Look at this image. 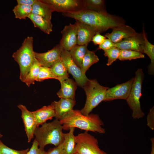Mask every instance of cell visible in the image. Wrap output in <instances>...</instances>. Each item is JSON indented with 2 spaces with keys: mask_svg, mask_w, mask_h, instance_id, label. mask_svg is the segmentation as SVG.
<instances>
[{
  "mask_svg": "<svg viewBox=\"0 0 154 154\" xmlns=\"http://www.w3.org/2000/svg\"><path fill=\"white\" fill-rule=\"evenodd\" d=\"M62 14L88 25L100 33L125 24L124 20L118 16L87 9L77 13H63Z\"/></svg>",
  "mask_w": 154,
  "mask_h": 154,
  "instance_id": "1",
  "label": "cell"
},
{
  "mask_svg": "<svg viewBox=\"0 0 154 154\" xmlns=\"http://www.w3.org/2000/svg\"><path fill=\"white\" fill-rule=\"evenodd\" d=\"M59 120L64 130H69L70 128L73 127L100 134H104L106 132L105 129L102 127L104 125V123L97 114L86 116L80 110L73 109Z\"/></svg>",
  "mask_w": 154,
  "mask_h": 154,
  "instance_id": "2",
  "label": "cell"
},
{
  "mask_svg": "<svg viewBox=\"0 0 154 154\" xmlns=\"http://www.w3.org/2000/svg\"><path fill=\"white\" fill-rule=\"evenodd\" d=\"M63 127L58 120L55 119L51 122L45 123L40 127H37L34 135L38 146L44 149L47 145L57 147L63 141Z\"/></svg>",
  "mask_w": 154,
  "mask_h": 154,
  "instance_id": "3",
  "label": "cell"
},
{
  "mask_svg": "<svg viewBox=\"0 0 154 154\" xmlns=\"http://www.w3.org/2000/svg\"><path fill=\"white\" fill-rule=\"evenodd\" d=\"M33 43V37H27L24 39L19 48L13 54V57L19 65V78L22 82L24 80L35 59Z\"/></svg>",
  "mask_w": 154,
  "mask_h": 154,
  "instance_id": "4",
  "label": "cell"
},
{
  "mask_svg": "<svg viewBox=\"0 0 154 154\" xmlns=\"http://www.w3.org/2000/svg\"><path fill=\"white\" fill-rule=\"evenodd\" d=\"M86 98L84 107L80 110L84 115H89L92 110L104 101L109 88L100 85L96 79L89 80L83 87Z\"/></svg>",
  "mask_w": 154,
  "mask_h": 154,
  "instance_id": "5",
  "label": "cell"
},
{
  "mask_svg": "<svg viewBox=\"0 0 154 154\" xmlns=\"http://www.w3.org/2000/svg\"><path fill=\"white\" fill-rule=\"evenodd\" d=\"M130 93L126 100L132 110V117L135 119H139L145 116L141 108L140 98L142 96V86L144 74L142 69L139 68L135 73Z\"/></svg>",
  "mask_w": 154,
  "mask_h": 154,
  "instance_id": "6",
  "label": "cell"
},
{
  "mask_svg": "<svg viewBox=\"0 0 154 154\" xmlns=\"http://www.w3.org/2000/svg\"><path fill=\"white\" fill-rule=\"evenodd\" d=\"M76 153L80 154H108L99 147L97 139L87 131L75 136Z\"/></svg>",
  "mask_w": 154,
  "mask_h": 154,
  "instance_id": "7",
  "label": "cell"
},
{
  "mask_svg": "<svg viewBox=\"0 0 154 154\" xmlns=\"http://www.w3.org/2000/svg\"><path fill=\"white\" fill-rule=\"evenodd\" d=\"M48 5L53 12L74 13L85 9L84 0H41Z\"/></svg>",
  "mask_w": 154,
  "mask_h": 154,
  "instance_id": "8",
  "label": "cell"
},
{
  "mask_svg": "<svg viewBox=\"0 0 154 154\" xmlns=\"http://www.w3.org/2000/svg\"><path fill=\"white\" fill-rule=\"evenodd\" d=\"M61 58L68 73L71 74L75 79L77 85L83 88L89 79L86 74L82 73L81 68L74 62L69 51L63 49Z\"/></svg>",
  "mask_w": 154,
  "mask_h": 154,
  "instance_id": "9",
  "label": "cell"
},
{
  "mask_svg": "<svg viewBox=\"0 0 154 154\" xmlns=\"http://www.w3.org/2000/svg\"><path fill=\"white\" fill-rule=\"evenodd\" d=\"M133 80V78L126 82L109 88L106 91L104 101H110L117 99L126 100L130 93Z\"/></svg>",
  "mask_w": 154,
  "mask_h": 154,
  "instance_id": "10",
  "label": "cell"
},
{
  "mask_svg": "<svg viewBox=\"0 0 154 154\" xmlns=\"http://www.w3.org/2000/svg\"><path fill=\"white\" fill-rule=\"evenodd\" d=\"M78 24L66 25L61 32L62 37L60 42L63 49L69 51L77 44Z\"/></svg>",
  "mask_w": 154,
  "mask_h": 154,
  "instance_id": "11",
  "label": "cell"
},
{
  "mask_svg": "<svg viewBox=\"0 0 154 154\" xmlns=\"http://www.w3.org/2000/svg\"><path fill=\"white\" fill-rule=\"evenodd\" d=\"M63 49L62 46L59 43L46 52L41 53L35 52V58L41 66L50 68L61 58Z\"/></svg>",
  "mask_w": 154,
  "mask_h": 154,
  "instance_id": "12",
  "label": "cell"
},
{
  "mask_svg": "<svg viewBox=\"0 0 154 154\" xmlns=\"http://www.w3.org/2000/svg\"><path fill=\"white\" fill-rule=\"evenodd\" d=\"M144 38L143 32L135 35L123 40L119 43L115 44V47L121 50H134L143 53L144 44Z\"/></svg>",
  "mask_w": 154,
  "mask_h": 154,
  "instance_id": "13",
  "label": "cell"
},
{
  "mask_svg": "<svg viewBox=\"0 0 154 154\" xmlns=\"http://www.w3.org/2000/svg\"><path fill=\"white\" fill-rule=\"evenodd\" d=\"M17 106L21 111V117L28 138V142L29 143L34 137L35 131L37 127L35 118L32 112L29 111L25 106L19 104Z\"/></svg>",
  "mask_w": 154,
  "mask_h": 154,
  "instance_id": "14",
  "label": "cell"
},
{
  "mask_svg": "<svg viewBox=\"0 0 154 154\" xmlns=\"http://www.w3.org/2000/svg\"><path fill=\"white\" fill-rule=\"evenodd\" d=\"M111 33L106 34L104 36L115 44L119 43L123 39L137 35L135 30L125 24L113 28Z\"/></svg>",
  "mask_w": 154,
  "mask_h": 154,
  "instance_id": "15",
  "label": "cell"
},
{
  "mask_svg": "<svg viewBox=\"0 0 154 154\" xmlns=\"http://www.w3.org/2000/svg\"><path fill=\"white\" fill-rule=\"evenodd\" d=\"M78 24L77 44L88 45L94 36L98 32L90 26L77 20Z\"/></svg>",
  "mask_w": 154,
  "mask_h": 154,
  "instance_id": "16",
  "label": "cell"
},
{
  "mask_svg": "<svg viewBox=\"0 0 154 154\" xmlns=\"http://www.w3.org/2000/svg\"><path fill=\"white\" fill-rule=\"evenodd\" d=\"M51 104L54 108L55 119L59 120L73 110L76 101L74 100L61 98L59 101H54Z\"/></svg>",
  "mask_w": 154,
  "mask_h": 154,
  "instance_id": "17",
  "label": "cell"
},
{
  "mask_svg": "<svg viewBox=\"0 0 154 154\" xmlns=\"http://www.w3.org/2000/svg\"><path fill=\"white\" fill-rule=\"evenodd\" d=\"M61 88L57 95L60 98L75 100L77 84L73 79L68 78L60 82Z\"/></svg>",
  "mask_w": 154,
  "mask_h": 154,
  "instance_id": "18",
  "label": "cell"
},
{
  "mask_svg": "<svg viewBox=\"0 0 154 154\" xmlns=\"http://www.w3.org/2000/svg\"><path fill=\"white\" fill-rule=\"evenodd\" d=\"M35 120L37 127L46 122L54 117L55 112L53 105L51 104L44 106L41 108L32 112Z\"/></svg>",
  "mask_w": 154,
  "mask_h": 154,
  "instance_id": "19",
  "label": "cell"
},
{
  "mask_svg": "<svg viewBox=\"0 0 154 154\" xmlns=\"http://www.w3.org/2000/svg\"><path fill=\"white\" fill-rule=\"evenodd\" d=\"M53 12L51 7L41 0H37L32 6V14L40 16L49 21H51Z\"/></svg>",
  "mask_w": 154,
  "mask_h": 154,
  "instance_id": "20",
  "label": "cell"
},
{
  "mask_svg": "<svg viewBox=\"0 0 154 154\" xmlns=\"http://www.w3.org/2000/svg\"><path fill=\"white\" fill-rule=\"evenodd\" d=\"M28 18L31 21L35 27L39 29L45 33L49 35L52 31L53 25L51 21L32 13Z\"/></svg>",
  "mask_w": 154,
  "mask_h": 154,
  "instance_id": "21",
  "label": "cell"
},
{
  "mask_svg": "<svg viewBox=\"0 0 154 154\" xmlns=\"http://www.w3.org/2000/svg\"><path fill=\"white\" fill-rule=\"evenodd\" d=\"M75 128L71 127L69 132L63 133V144L64 154H74L76 153L75 136L74 135Z\"/></svg>",
  "mask_w": 154,
  "mask_h": 154,
  "instance_id": "22",
  "label": "cell"
},
{
  "mask_svg": "<svg viewBox=\"0 0 154 154\" xmlns=\"http://www.w3.org/2000/svg\"><path fill=\"white\" fill-rule=\"evenodd\" d=\"M144 38V44L143 48V54H146L149 58L151 63L148 66V72L151 75L154 73V45L148 40L144 28L142 31Z\"/></svg>",
  "mask_w": 154,
  "mask_h": 154,
  "instance_id": "23",
  "label": "cell"
},
{
  "mask_svg": "<svg viewBox=\"0 0 154 154\" xmlns=\"http://www.w3.org/2000/svg\"><path fill=\"white\" fill-rule=\"evenodd\" d=\"M88 45L77 44L69 51L74 62L80 68L83 58L88 50Z\"/></svg>",
  "mask_w": 154,
  "mask_h": 154,
  "instance_id": "24",
  "label": "cell"
},
{
  "mask_svg": "<svg viewBox=\"0 0 154 154\" xmlns=\"http://www.w3.org/2000/svg\"><path fill=\"white\" fill-rule=\"evenodd\" d=\"M50 68L60 82L68 78L69 73L61 58Z\"/></svg>",
  "mask_w": 154,
  "mask_h": 154,
  "instance_id": "25",
  "label": "cell"
},
{
  "mask_svg": "<svg viewBox=\"0 0 154 154\" xmlns=\"http://www.w3.org/2000/svg\"><path fill=\"white\" fill-rule=\"evenodd\" d=\"M85 9L104 14L108 13L104 0H84Z\"/></svg>",
  "mask_w": 154,
  "mask_h": 154,
  "instance_id": "26",
  "label": "cell"
},
{
  "mask_svg": "<svg viewBox=\"0 0 154 154\" xmlns=\"http://www.w3.org/2000/svg\"><path fill=\"white\" fill-rule=\"evenodd\" d=\"M41 66L35 58L27 75L23 82L28 86L34 84L37 78Z\"/></svg>",
  "mask_w": 154,
  "mask_h": 154,
  "instance_id": "27",
  "label": "cell"
},
{
  "mask_svg": "<svg viewBox=\"0 0 154 154\" xmlns=\"http://www.w3.org/2000/svg\"><path fill=\"white\" fill-rule=\"evenodd\" d=\"M99 60L98 56L94 52L88 50L82 61L81 69L82 73L85 74L86 72L90 67L98 62Z\"/></svg>",
  "mask_w": 154,
  "mask_h": 154,
  "instance_id": "28",
  "label": "cell"
},
{
  "mask_svg": "<svg viewBox=\"0 0 154 154\" xmlns=\"http://www.w3.org/2000/svg\"><path fill=\"white\" fill-rule=\"evenodd\" d=\"M13 11L16 18L25 19L32 13V6L17 4L14 7Z\"/></svg>",
  "mask_w": 154,
  "mask_h": 154,
  "instance_id": "29",
  "label": "cell"
},
{
  "mask_svg": "<svg viewBox=\"0 0 154 154\" xmlns=\"http://www.w3.org/2000/svg\"><path fill=\"white\" fill-rule=\"evenodd\" d=\"M145 55L143 54L135 51L129 50H121L119 59L121 61L131 60L143 58Z\"/></svg>",
  "mask_w": 154,
  "mask_h": 154,
  "instance_id": "30",
  "label": "cell"
},
{
  "mask_svg": "<svg viewBox=\"0 0 154 154\" xmlns=\"http://www.w3.org/2000/svg\"><path fill=\"white\" fill-rule=\"evenodd\" d=\"M120 52L121 50L116 47L104 51V55L108 58L106 64L107 66H110L114 62L119 59Z\"/></svg>",
  "mask_w": 154,
  "mask_h": 154,
  "instance_id": "31",
  "label": "cell"
},
{
  "mask_svg": "<svg viewBox=\"0 0 154 154\" xmlns=\"http://www.w3.org/2000/svg\"><path fill=\"white\" fill-rule=\"evenodd\" d=\"M49 79H54L58 80L50 68L41 66L36 81L41 82Z\"/></svg>",
  "mask_w": 154,
  "mask_h": 154,
  "instance_id": "32",
  "label": "cell"
},
{
  "mask_svg": "<svg viewBox=\"0 0 154 154\" xmlns=\"http://www.w3.org/2000/svg\"><path fill=\"white\" fill-rule=\"evenodd\" d=\"M29 149L17 150L8 147L3 143L0 147V154H27Z\"/></svg>",
  "mask_w": 154,
  "mask_h": 154,
  "instance_id": "33",
  "label": "cell"
},
{
  "mask_svg": "<svg viewBox=\"0 0 154 154\" xmlns=\"http://www.w3.org/2000/svg\"><path fill=\"white\" fill-rule=\"evenodd\" d=\"M38 146L37 142L35 139L31 147L27 154H45L46 152L44 149L39 148Z\"/></svg>",
  "mask_w": 154,
  "mask_h": 154,
  "instance_id": "34",
  "label": "cell"
},
{
  "mask_svg": "<svg viewBox=\"0 0 154 154\" xmlns=\"http://www.w3.org/2000/svg\"><path fill=\"white\" fill-rule=\"evenodd\" d=\"M147 125L152 130H154V107L149 110L147 118Z\"/></svg>",
  "mask_w": 154,
  "mask_h": 154,
  "instance_id": "35",
  "label": "cell"
},
{
  "mask_svg": "<svg viewBox=\"0 0 154 154\" xmlns=\"http://www.w3.org/2000/svg\"><path fill=\"white\" fill-rule=\"evenodd\" d=\"M115 47V44L112 42L110 39L106 38L103 42L99 46L97 49H102L104 51Z\"/></svg>",
  "mask_w": 154,
  "mask_h": 154,
  "instance_id": "36",
  "label": "cell"
},
{
  "mask_svg": "<svg viewBox=\"0 0 154 154\" xmlns=\"http://www.w3.org/2000/svg\"><path fill=\"white\" fill-rule=\"evenodd\" d=\"M45 154H64L63 142L58 146L46 152Z\"/></svg>",
  "mask_w": 154,
  "mask_h": 154,
  "instance_id": "37",
  "label": "cell"
},
{
  "mask_svg": "<svg viewBox=\"0 0 154 154\" xmlns=\"http://www.w3.org/2000/svg\"><path fill=\"white\" fill-rule=\"evenodd\" d=\"M106 37L102 35L100 33H96L92 37L91 41L95 45L101 44L104 41Z\"/></svg>",
  "mask_w": 154,
  "mask_h": 154,
  "instance_id": "38",
  "label": "cell"
},
{
  "mask_svg": "<svg viewBox=\"0 0 154 154\" xmlns=\"http://www.w3.org/2000/svg\"><path fill=\"white\" fill-rule=\"evenodd\" d=\"M37 0H17V4H24L32 6Z\"/></svg>",
  "mask_w": 154,
  "mask_h": 154,
  "instance_id": "39",
  "label": "cell"
},
{
  "mask_svg": "<svg viewBox=\"0 0 154 154\" xmlns=\"http://www.w3.org/2000/svg\"><path fill=\"white\" fill-rule=\"evenodd\" d=\"M150 141L151 142V149L150 154H154V137L151 138Z\"/></svg>",
  "mask_w": 154,
  "mask_h": 154,
  "instance_id": "40",
  "label": "cell"
},
{
  "mask_svg": "<svg viewBox=\"0 0 154 154\" xmlns=\"http://www.w3.org/2000/svg\"><path fill=\"white\" fill-rule=\"evenodd\" d=\"M3 142L1 141H0V147L1 145V144H2Z\"/></svg>",
  "mask_w": 154,
  "mask_h": 154,
  "instance_id": "41",
  "label": "cell"
},
{
  "mask_svg": "<svg viewBox=\"0 0 154 154\" xmlns=\"http://www.w3.org/2000/svg\"><path fill=\"white\" fill-rule=\"evenodd\" d=\"M3 136V135L0 133V138L2 137Z\"/></svg>",
  "mask_w": 154,
  "mask_h": 154,
  "instance_id": "42",
  "label": "cell"
},
{
  "mask_svg": "<svg viewBox=\"0 0 154 154\" xmlns=\"http://www.w3.org/2000/svg\"><path fill=\"white\" fill-rule=\"evenodd\" d=\"M74 154H79V153H75Z\"/></svg>",
  "mask_w": 154,
  "mask_h": 154,
  "instance_id": "43",
  "label": "cell"
}]
</instances>
